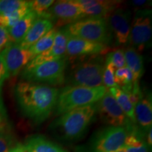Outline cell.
Instances as JSON below:
<instances>
[{"label":"cell","mask_w":152,"mask_h":152,"mask_svg":"<svg viewBox=\"0 0 152 152\" xmlns=\"http://www.w3.org/2000/svg\"><path fill=\"white\" fill-rule=\"evenodd\" d=\"M117 152H125V149H124V147L123 148V149H121V150H119V151H118Z\"/></svg>","instance_id":"35"},{"label":"cell","mask_w":152,"mask_h":152,"mask_svg":"<svg viewBox=\"0 0 152 152\" xmlns=\"http://www.w3.org/2000/svg\"><path fill=\"white\" fill-rule=\"evenodd\" d=\"M96 113V104L76 108L63 113L54 122V127L68 140L80 137Z\"/></svg>","instance_id":"3"},{"label":"cell","mask_w":152,"mask_h":152,"mask_svg":"<svg viewBox=\"0 0 152 152\" xmlns=\"http://www.w3.org/2000/svg\"><path fill=\"white\" fill-rule=\"evenodd\" d=\"M1 117H0V130H1Z\"/></svg>","instance_id":"36"},{"label":"cell","mask_w":152,"mask_h":152,"mask_svg":"<svg viewBox=\"0 0 152 152\" xmlns=\"http://www.w3.org/2000/svg\"><path fill=\"white\" fill-rule=\"evenodd\" d=\"M105 86L87 87L83 86L66 87L58 93L56 112L61 115L76 108L98 102L107 92Z\"/></svg>","instance_id":"2"},{"label":"cell","mask_w":152,"mask_h":152,"mask_svg":"<svg viewBox=\"0 0 152 152\" xmlns=\"http://www.w3.org/2000/svg\"><path fill=\"white\" fill-rule=\"evenodd\" d=\"M9 77V74L7 73V68L5 67L4 64L1 56H0V108H1V90H2V86L4 84V82L6 79Z\"/></svg>","instance_id":"30"},{"label":"cell","mask_w":152,"mask_h":152,"mask_svg":"<svg viewBox=\"0 0 152 152\" xmlns=\"http://www.w3.org/2000/svg\"><path fill=\"white\" fill-rule=\"evenodd\" d=\"M0 152H26V149L17 144L11 137L0 134Z\"/></svg>","instance_id":"25"},{"label":"cell","mask_w":152,"mask_h":152,"mask_svg":"<svg viewBox=\"0 0 152 152\" xmlns=\"http://www.w3.org/2000/svg\"><path fill=\"white\" fill-rule=\"evenodd\" d=\"M116 70L114 66L109 62L105 63V67L102 76L104 86L106 88H112V87H118L115 82V71Z\"/></svg>","instance_id":"28"},{"label":"cell","mask_w":152,"mask_h":152,"mask_svg":"<svg viewBox=\"0 0 152 152\" xmlns=\"http://www.w3.org/2000/svg\"><path fill=\"white\" fill-rule=\"evenodd\" d=\"M105 64L101 58L91 59L77 64L69 76L72 86L97 87L104 86L102 76Z\"/></svg>","instance_id":"6"},{"label":"cell","mask_w":152,"mask_h":152,"mask_svg":"<svg viewBox=\"0 0 152 152\" xmlns=\"http://www.w3.org/2000/svg\"><path fill=\"white\" fill-rule=\"evenodd\" d=\"M152 132H151V128L149 129V132L148 133V137H147V143L148 145L151 146L152 145Z\"/></svg>","instance_id":"33"},{"label":"cell","mask_w":152,"mask_h":152,"mask_svg":"<svg viewBox=\"0 0 152 152\" xmlns=\"http://www.w3.org/2000/svg\"><path fill=\"white\" fill-rule=\"evenodd\" d=\"M58 93L54 87L30 82L19 83L15 88V95L23 113L36 123L48 118L56 105Z\"/></svg>","instance_id":"1"},{"label":"cell","mask_w":152,"mask_h":152,"mask_svg":"<svg viewBox=\"0 0 152 152\" xmlns=\"http://www.w3.org/2000/svg\"><path fill=\"white\" fill-rule=\"evenodd\" d=\"M47 18L56 19L58 24L68 25L85 18L81 5L77 0H62L58 1L49 9Z\"/></svg>","instance_id":"10"},{"label":"cell","mask_w":152,"mask_h":152,"mask_svg":"<svg viewBox=\"0 0 152 152\" xmlns=\"http://www.w3.org/2000/svg\"><path fill=\"white\" fill-rule=\"evenodd\" d=\"M134 116L136 122L140 126L149 130L152 123V104L149 98L142 97L134 106Z\"/></svg>","instance_id":"19"},{"label":"cell","mask_w":152,"mask_h":152,"mask_svg":"<svg viewBox=\"0 0 152 152\" xmlns=\"http://www.w3.org/2000/svg\"><path fill=\"white\" fill-rule=\"evenodd\" d=\"M64 30L73 37L104 45L109 42L111 37L106 18L81 19L67 25Z\"/></svg>","instance_id":"4"},{"label":"cell","mask_w":152,"mask_h":152,"mask_svg":"<svg viewBox=\"0 0 152 152\" xmlns=\"http://www.w3.org/2000/svg\"><path fill=\"white\" fill-rule=\"evenodd\" d=\"M134 4H137V5H142V4H144L146 2V1H132Z\"/></svg>","instance_id":"34"},{"label":"cell","mask_w":152,"mask_h":152,"mask_svg":"<svg viewBox=\"0 0 152 152\" xmlns=\"http://www.w3.org/2000/svg\"><path fill=\"white\" fill-rule=\"evenodd\" d=\"M68 36L64 29L57 31L52 46L48 50L35 56L28 63L25 68H30L42 63L66 58V46Z\"/></svg>","instance_id":"12"},{"label":"cell","mask_w":152,"mask_h":152,"mask_svg":"<svg viewBox=\"0 0 152 152\" xmlns=\"http://www.w3.org/2000/svg\"><path fill=\"white\" fill-rule=\"evenodd\" d=\"M106 62L111 64L116 69L125 67V61L124 56V50L117 49L108 54Z\"/></svg>","instance_id":"29"},{"label":"cell","mask_w":152,"mask_h":152,"mask_svg":"<svg viewBox=\"0 0 152 152\" xmlns=\"http://www.w3.org/2000/svg\"><path fill=\"white\" fill-rule=\"evenodd\" d=\"M125 65L133 75V83H139L144 73V64L142 55L135 48L128 47L124 51Z\"/></svg>","instance_id":"18"},{"label":"cell","mask_w":152,"mask_h":152,"mask_svg":"<svg viewBox=\"0 0 152 152\" xmlns=\"http://www.w3.org/2000/svg\"><path fill=\"white\" fill-rule=\"evenodd\" d=\"M37 18V16L35 13L30 10L16 25L7 28L9 42L15 44H20L21 42Z\"/></svg>","instance_id":"17"},{"label":"cell","mask_w":152,"mask_h":152,"mask_svg":"<svg viewBox=\"0 0 152 152\" xmlns=\"http://www.w3.org/2000/svg\"><path fill=\"white\" fill-rule=\"evenodd\" d=\"M56 33L57 30L54 28L49 30L46 35H44L37 42L34 44L33 46H31L28 49L30 52H31V54H33L34 58L37 56V55L48 50L52 46Z\"/></svg>","instance_id":"22"},{"label":"cell","mask_w":152,"mask_h":152,"mask_svg":"<svg viewBox=\"0 0 152 152\" xmlns=\"http://www.w3.org/2000/svg\"><path fill=\"white\" fill-rule=\"evenodd\" d=\"M66 58L47 61L35 67L24 68L22 77L30 83L58 85L65 81Z\"/></svg>","instance_id":"5"},{"label":"cell","mask_w":152,"mask_h":152,"mask_svg":"<svg viewBox=\"0 0 152 152\" xmlns=\"http://www.w3.org/2000/svg\"><path fill=\"white\" fill-rule=\"evenodd\" d=\"M87 18H106L118 8L121 1L77 0Z\"/></svg>","instance_id":"15"},{"label":"cell","mask_w":152,"mask_h":152,"mask_svg":"<svg viewBox=\"0 0 152 152\" xmlns=\"http://www.w3.org/2000/svg\"><path fill=\"white\" fill-rule=\"evenodd\" d=\"M9 42H10L7 29L2 26H0V54Z\"/></svg>","instance_id":"31"},{"label":"cell","mask_w":152,"mask_h":152,"mask_svg":"<svg viewBox=\"0 0 152 152\" xmlns=\"http://www.w3.org/2000/svg\"><path fill=\"white\" fill-rule=\"evenodd\" d=\"M96 104V112L104 123L113 127H124L127 124L129 119L109 90Z\"/></svg>","instance_id":"11"},{"label":"cell","mask_w":152,"mask_h":152,"mask_svg":"<svg viewBox=\"0 0 152 152\" xmlns=\"http://www.w3.org/2000/svg\"><path fill=\"white\" fill-rule=\"evenodd\" d=\"M128 134L125 126H111L104 129L95 139L93 152H117L124 147Z\"/></svg>","instance_id":"7"},{"label":"cell","mask_w":152,"mask_h":152,"mask_svg":"<svg viewBox=\"0 0 152 152\" xmlns=\"http://www.w3.org/2000/svg\"><path fill=\"white\" fill-rule=\"evenodd\" d=\"M125 152H148V147L144 143L132 147H124Z\"/></svg>","instance_id":"32"},{"label":"cell","mask_w":152,"mask_h":152,"mask_svg":"<svg viewBox=\"0 0 152 152\" xmlns=\"http://www.w3.org/2000/svg\"><path fill=\"white\" fill-rule=\"evenodd\" d=\"M53 27L54 23L52 19L47 17H38L19 45L23 48L28 49L49 30L53 29Z\"/></svg>","instance_id":"16"},{"label":"cell","mask_w":152,"mask_h":152,"mask_svg":"<svg viewBox=\"0 0 152 152\" xmlns=\"http://www.w3.org/2000/svg\"><path fill=\"white\" fill-rule=\"evenodd\" d=\"M106 49V45L102 44L92 42L69 35L66 46V56L76 57L98 54Z\"/></svg>","instance_id":"14"},{"label":"cell","mask_w":152,"mask_h":152,"mask_svg":"<svg viewBox=\"0 0 152 152\" xmlns=\"http://www.w3.org/2000/svg\"><path fill=\"white\" fill-rule=\"evenodd\" d=\"M0 56L7 68L9 77L18 75L34 58L29 49L23 48L19 44L11 42H9L1 52Z\"/></svg>","instance_id":"9"},{"label":"cell","mask_w":152,"mask_h":152,"mask_svg":"<svg viewBox=\"0 0 152 152\" xmlns=\"http://www.w3.org/2000/svg\"><path fill=\"white\" fill-rule=\"evenodd\" d=\"M108 90L116 101L118 104L124 112L128 118L130 120L132 123H136L135 116H134V107L130 102L128 95L123 92L119 87H112Z\"/></svg>","instance_id":"20"},{"label":"cell","mask_w":152,"mask_h":152,"mask_svg":"<svg viewBox=\"0 0 152 152\" xmlns=\"http://www.w3.org/2000/svg\"><path fill=\"white\" fill-rule=\"evenodd\" d=\"M110 30L114 34L118 43L120 45L128 42L130 33V14L121 9H115L109 18Z\"/></svg>","instance_id":"13"},{"label":"cell","mask_w":152,"mask_h":152,"mask_svg":"<svg viewBox=\"0 0 152 152\" xmlns=\"http://www.w3.org/2000/svg\"><path fill=\"white\" fill-rule=\"evenodd\" d=\"M151 11L140 10L134 15L128 41L132 47L142 49L151 38Z\"/></svg>","instance_id":"8"},{"label":"cell","mask_w":152,"mask_h":152,"mask_svg":"<svg viewBox=\"0 0 152 152\" xmlns=\"http://www.w3.org/2000/svg\"><path fill=\"white\" fill-rule=\"evenodd\" d=\"M30 7V1L23 0H0V14H9L18 9Z\"/></svg>","instance_id":"26"},{"label":"cell","mask_w":152,"mask_h":152,"mask_svg":"<svg viewBox=\"0 0 152 152\" xmlns=\"http://www.w3.org/2000/svg\"><path fill=\"white\" fill-rule=\"evenodd\" d=\"M115 82L123 92H130L133 86V75L127 66L115 70Z\"/></svg>","instance_id":"23"},{"label":"cell","mask_w":152,"mask_h":152,"mask_svg":"<svg viewBox=\"0 0 152 152\" xmlns=\"http://www.w3.org/2000/svg\"><path fill=\"white\" fill-rule=\"evenodd\" d=\"M54 3L53 0H35L30 1V10L38 17H45L47 13Z\"/></svg>","instance_id":"27"},{"label":"cell","mask_w":152,"mask_h":152,"mask_svg":"<svg viewBox=\"0 0 152 152\" xmlns=\"http://www.w3.org/2000/svg\"><path fill=\"white\" fill-rule=\"evenodd\" d=\"M30 11V7L22 8L9 13L0 14V26L5 28H9L16 25L20 19L23 18Z\"/></svg>","instance_id":"24"},{"label":"cell","mask_w":152,"mask_h":152,"mask_svg":"<svg viewBox=\"0 0 152 152\" xmlns=\"http://www.w3.org/2000/svg\"><path fill=\"white\" fill-rule=\"evenodd\" d=\"M26 152H66L58 145L42 137H35L26 146Z\"/></svg>","instance_id":"21"}]
</instances>
